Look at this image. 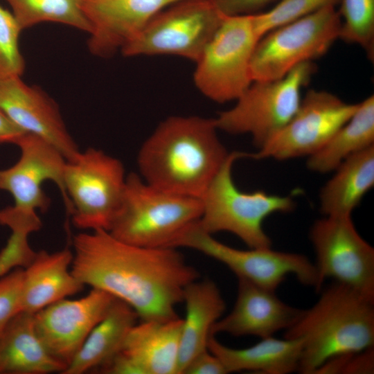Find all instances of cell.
<instances>
[{
    "mask_svg": "<svg viewBox=\"0 0 374 374\" xmlns=\"http://www.w3.org/2000/svg\"><path fill=\"white\" fill-rule=\"evenodd\" d=\"M24 133L0 109V145L4 143L16 144Z\"/></svg>",
    "mask_w": 374,
    "mask_h": 374,
    "instance_id": "35",
    "label": "cell"
},
{
    "mask_svg": "<svg viewBox=\"0 0 374 374\" xmlns=\"http://www.w3.org/2000/svg\"><path fill=\"white\" fill-rule=\"evenodd\" d=\"M170 247H186L199 251L226 266L237 276L274 290L289 274L301 284L320 291L314 263L304 255L275 251L271 247L238 249L228 246L202 230L197 221L185 228Z\"/></svg>",
    "mask_w": 374,
    "mask_h": 374,
    "instance_id": "11",
    "label": "cell"
},
{
    "mask_svg": "<svg viewBox=\"0 0 374 374\" xmlns=\"http://www.w3.org/2000/svg\"><path fill=\"white\" fill-rule=\"evenodd\" d=\"M303 340L299 338L261 339L244 348L223 345L211 334L207 348L224 364L227 373L253 371L264 374H288L298 371Z\"/></svg>",
    "mask_w": 374,
    "mask_h": 374,
    "instance_id": "22",
    "label": "cell"
},
{
    "mask_svg": "<svg viewBox=\"0 0 374 374\" xmlns=\"http://www.w3.org/2000/svg\"><path fill=\"white\" fill-rule=\"evenodd\" d=\"M247 153L229 152L225 161L200 197L202 213L197 221L209 234L226 231L238 237L249 248L271 247L263 222L274 213H288L296 204L288 196L270 195L262 190L241 191L232 176L234 162Z\"/></svg>",
    "mask_w": 374,
    "mask_h": 374,
    "instance_id": "5",
    "label": "cell"
},
{
    "mask_svg": "<svg viewBox=\"0 0 374 374\" xmlns=\"http://www.w3.org/2000/svg\"><path fill=\"white\" fill-rule=\"evenodd\" d=\"M183 319L141 321L120 350L136 374H177Z\"/></svg>",
    "mask_w": 374,
    "mask_h": 374,
    "instance_id": "19",
    "label": "cell"
},
{
    "mask_svg": "<svg viewBox=\"0 0 374 374\" xmlns=\"http://www.w3.org/2000/svg\"><path fill=\"white\" fill-rule=\"evenodd\" d=\"M0 373H1V368H0Z\"/></svg>",
    "mask_w": 374,
    "mask_h": 374,
    "instance_id": "36",
    "label": "cell"
},
{
    "mask_svg": "<svg viewBox=\"0 0 374 374\" xmlns=\"http://www.w3.org/2000/svg\"><path fill=\"white\" fill-rule=\"evenodd\" d=\"M374 145V96L358 103L350 119L317 152L308 157L311 171L327 173L335 170L350 155Z\"/></svg>",
    "mask_w": 374,
    "mask_h": 374,
    "instance_id": "26",
    "label": "cell"
},
{
    "mask_svg": "<svg viewBox=\"0 0 374 374\" xmlns=\"http://www.w3.org/2000/svg\"><path fill=\"white\" fill-rule=\"evenodd\" d=\"M116 299L92 288L80 299L60 300L34 314L37 332L51 355L67 368Z\"/></svg>",
    "mask_w": 374,
    "mask_h": 374,
    "instance_id": "15",
    "label": "cell"
},
{
    "mask_svg": "<svg viewBox=\"0 0 374 374\" xmlns=\"http://www.w3.org/2000/svg\"><path fill=\"white\" fill-rule=\"evenodd\" d=\"M23 280L22 267L12 269L0 279V335L11 319L22 311Z\"/></svg>",
    "mask_w": 374,
    "mask_h": 374,
    "instance_id": "31",
    "label": "cell"
},
{
    "mask_svg": "<svg viewBox=\"0 0 374 374\" xmlns=\"http://www.w3.org/2000/svg\"><path fill=\"white\" fill-rule=\"evenodd\" d=\"M224 17L208 0H180L157 14L121 52L173 55L195 63Z\"/></svg>",
    "mask_w": 374,
    "mask_h": 374,
    "instance_id": "10",
    "label": "cell"
},
{
    "mask_svg": "<svg viewBox=\"0 0 374 374\" xmlns=\"http://www.w3.org/2000/svg\"><path fill=\"white\" fill-rule=\"evenodd\" d=\"M260 38L253 14L225 16L195 62L199 91L218 103L236 100L253 82L251 62Z\"/></svg>",
    "mask_w": 374,
    "mask_h": 374,
    "instance_id": "7",
    "label": "cell"
},
{
    "mask_svg": "<svg viewBox=\"0 0 374 374\" xmlns=\"http://www.w3.org/2000/svg\"><path fill=\"white\" fill-rule=\"evenodd\" d=\"M186 315L181 328L177 374L189 362L208 349L213 326L223 315L226 303L217 285L210 279H196L184 290Z\"/></svg>",
    "mask_w": 374,
    "mask_h": 374,
    "instance_id": "21",
    "label": "cell"
},
{
    "mask_svg": "<svg viewBox=\"0 0 374 374\" xmlns=\"http://www.w3.org/2000/svg\"><path fill=\"white\" fill-rule=\"evenodd\" d=\"M16 145L21 150L19 159L0 170V190L9 192L14 199L13 206L0 210V224L37 217V209L46 211L51 201L42 184L48 180L58 186L70 215L72 206L63 180L65 158L49 143L32 134L24 132Z\"/></svg>",
    "mask_w": 374,
    "mask_h": 374,
    "instance_id": "12",
    "label": "cell"
},
{
    "mask_svg": "<svg viewBox=\"0 0 374 374\" xmlns=\"http://www.w3.org/2000/svg\"><path fill=\"white\" fill-rule=\"evenodd\" d=\"M303 310L285 338L303 340L298 371L314 374L330 358L374 346V297L333 281Z\"/></svg>",
    "mask_w": 374,
    "mask_h": 374,
    "instance_id": "3",
    "label": "cell"
},
{
    "mask_svg": "<svg viewBox=\"0 0 374 374\" xmlns=\"http://www.w3.org/2000/svg\"><path fill=\"white\" fill-rule=\"evenodd\" d=\"M303 310L281 301L276 291L238 278L237 297L232 310L213 326L211 334L233 337H272L292 326Z\"/></svg>",
    "mask_w": 374,
    "mask_h": 374,
    "instance_id": "18",
    "label": "cell"
},
{
    "mask_svg": "<svg viewBox=\"0 0 374 374\" xmlns=\"http://www.w3.org/2000/svg\"><path fill=\"white\" fill-rule=\"evenodd\" d=\"M0 109L24 132L55 147L66 161L80 152L57 103L42 89L26 84L20 76L0 77Z\"/></svg>",
    "mask_w": 374,
    "mask_h": 374,
    "instance_id": "16",
    "label": "cell"
},
{
    "mask_svg": "<svg viewBox=\"0 0 374 374\" xmlns=\"http://www.w3.org/2000/svg\"><path fill=\"white\" fill-rule=\"evenodd\" d=\"M23 30L51 21L72 26L89 34L91 26L83 12L80 0H6Z\"/></svg>",
    "mask_w": 374,
    "mask_h": 374,
    "instance_id": "27",
    "label": "cell"
},
{
    "mask_svg": "<svg viewBox=\"0 0 374 374\" xmlns=\"http://www.w3.org/2000/svg\"><path fill=\"white\" fill-rule=\"evenodd\" d=\"M322 374H370L374 373V346L334 356L320 368Z\"/></svg>",
    "mask_w": 374,
    "mask_h": 374,
    "instance_id": "32",
    "label": "cell"
},
{
    "mask_svg": "<svg viewBox=\"0 0 374 374\" xmlns=\"http://www.w3.org/2000/svg\"><path fill=\"white\" fill-rule=\"evenodd\" d=\"M202 213L200 198L162 190L132 172L126 177L123 198L109 232L132 245L170 247Z\"/></svg>",
    "mask_w": 374,
    "mask_h": 374,
    "instance_id": "4",
    "label": "cell"
},
{
    "mask_svg": "<svg viewBox=\"0 0 374 374\" xmlns=\"http://www.w3.org/2000/svg\"><path fill=\"white\" fill-rule=\"evenodd\" d=\"M217 130L215 118H167L139 151L141 177L162 190L200 198L229 154Z\"/></svg>",
    "mask_w": 374,
    "mask_h": 374,
    "instance_id": "2",
    "label": "cell"
},
{
    "mask_svg": "<svg viewBox=\"0 0 374 374\" xmlns=\"http://www.w3.org/2000/svg\"><path fill=\"white\" fill-rule=\"evenodd\" d=\"M1 373H62L66 366L48 352L39 337L34 314L21 311L0 335Z\"/></svg>",
    "mask_w": 374,
    "mask_h": 374,
    "instance_id": "23",
    "label": "cell"
},
{
    "mask_svg": "<svg viewBox=\"0 0 374 374\" xmlns=\"http://www.w3.org/2000/svg\"><path fill=\"white\" fill-rule=\"evenodd\" d=\"M139 317L125 302L116 299L105 316L90 332L63 374L96 370L121 350Z\"/></svg>",
    "mask_w": 374,
    "mask_h": 374,
    "instance_id": "24",
    "label": "cell"
},
{
    "mask_svg": "<svg viewBox=\"0 0 374 374\" xmlns=\"http://www.w3.org/2000/svg\"><path fill=\"white\" fill-rule=\"evenodd\" d=\"M320 290L328 278L374 297V249L350 216H325L310 229Z\"/></svg>",
    "mask_w": 374,
    "mask_h": 374,
    "instance_id": "14",
    "label": "cell"
},
{
    "mask_svg": "<svg viewBox=\"0 0 374 374\" xmlns=\"http://www.w3.org/2000/svg\"><path fill=\"white\" fill-rule=\"evenodd\" d=\"M180 0H80L91 30V54L109 57L133 39L160 11Z\"/></svg>",
    "mask_w": 374,
    "mask_h": 374,
    "instance_id": "17",
    "label": "cell"
},
{
    "mask_svg": "<svg viewBox=\"0 0 374 374\" xmlns=\"http://www.w3.org/2000/svg\"><path fill=\"white\" fill-rule=\"evenodd\" d=\"M72 274L130 305L141 321L177 317L185 287L199 271L174 247H143L98 229L73 238Z\"/></svg>",
    "mask_w": 374,
    "mask_h": 374,
    "instance_id": "1",
    "label": "cell"
},
{
    "mask_svg": "<svg viewBox=\"0 0 374 374\" xmlns=\"http://www.w3.org/2000/svg\"><path fill=\"white\" fill-rule=\"evenodd\" d=\"M222 15L235 16L256 14L279 0H208Z\"/></svg>",
    "mask_w": 374,
    "mask_h": 374,
    "instance_id": "33",
    "label": "cell"
},
{
    "mask_svg": "<svg viewBox=\"0 0 374 374\" xmlns=\"http://www.w3.org/2000/svg\"><path fill=\"white\" fill-rule=\"evenodd\" d=\"M335 170L321 190V211L325 216H350L374 185V145L350 155Z\"/></svg>",
    "mask_w": 374,
    "mask_h": 374,
    "instance_id": "25",
    "label": "cell"
},
{
    "mask_svg": "<svg viewBox=\"0 0 374 374\" xmlns=\"http://www.w3.org/2000/svg\"><path fill=\"white\" fill-rule=\"evenodd\" d=\"M341 0H279L270 10L253 14L256 28L262 37L269 31L329 6Z\"/></svg>",
    "mask_w": 374,
    "mask_h": 374,
    "instance_id": "29",
    "label": "cell"
},
{
    "mask_svg": "<svg viewBox=\"0 0 374 374\" xmlns=\"http://www.w3.org/2000/svg\"><path fill=\"white\" fill-rule=\"evenodd\" d=\"M22 30L12 13L0 6V77L21 76L25 62L19 47Z\"/></svg>",
    "mask_w": 374,
    "mask_h": 374,
    "instance_id": "30",
    "label": "cell"
},
{
    "mask_svg": "<svg viewBox=\"0 0 374 374\" xmlns=\"http://www.w3.org/2000/svg\"><path fill=\"white\" fill-rule=\"evenodd\" d=\"M358 103H348L326 91L310 89L289 122L262 148L247 157L286 160L321 150L353 116Z\"/></svg>",
    "mask_w": 374,
    "mask_h": 374,
    "instance_id": "13",
    "label": "cell"
},
{
    "mask_svg": "<svg viewBox=\"0 0 374 374\" xmlns=\"http://www.w3.org/2000/svg\"><path fill=\"white\" fill-rule=\"evenodd\" d=\"M126 177L119 159L93 148L66 161L63 180L73 225L109 231L123 198Z\"/></svg>",
    "mask_w": 374,
    "mask_h": 374,
    "instance_id": "8",
    "label": "cell"
},
{
    "mask_svg": "<svg viewBox=\"0 0 374 374\" xmlns=\"http://www.w3.org/2000/svg\"><path fill=\"white\" fill-rule=\"evenodd\" d=\"M73 253L64 249L36 252L24 269L22 311L35 314L46 306L82 291L84 287L69 270Z\"/></svg>",
    "mask_w": 374,
    "mask_h": 374,
    "instance_id": "20",
    "label": "cell"
},
{
    "mask_svg": "<svg viewBox=\"0 0 374 374\" xmlns=\"http://www.w3.org/2000/svg\"><path fill=\"white\" fill-rule=\"evenodd\" d=\"M341 24L338 10L329 6L269 31L254 49L253 81L281 78L299 64L323 56L339 39Z\"/></svg>",
    "mask_w": 374,
    "mask_h": 374,
    "instance_id": "9",
    "label": "cell"
},
{
    "mask_svg": "<svg viewBox=\"0 0 374 374\" xmlns=\"http://www.w3.org/2000/svg\"><path fill=\"white\" fill-rule=\"evenodd\" d=\"M316 71L313 62H306L281 78L253 81L233 107L215 118L217 129L233 134H249L260 149L294 115L301 100V89Z\"/></svg>",
    "mask_w": 374,
    "mask_h": 374,
    "instance_id": "6",
    "label": "cell"
},
{
    "mask_svg": "<svg viewBox=\"0 0 374 374\" xmlns=\"http://www.w3.org/2000/svg\"><path fill=\"white\" fill-rule=\"evenodd\" d=\"M339 39L362 47L374 60V0H341Z\"/></svg>",
    "mask_w": 374,
    "mask_h": 374,
    "instance_id": "28",
    "label": "cell"
},
{
    "mask_svg": "<svg viewBox=\"0 0 374 374\" xmlns=\"http://www.w3.org/2000/svg\"><path fill=\"white\" fill-rule=\"evenodd\" d=\"M222 361L206 349L196 355L186 366L182 374H226Z\"/></svg>",
    "mask_w": 374,
    "mask_h": 374,
    "instance_id": "34",
    "label": "cell"
}]
</instances>
